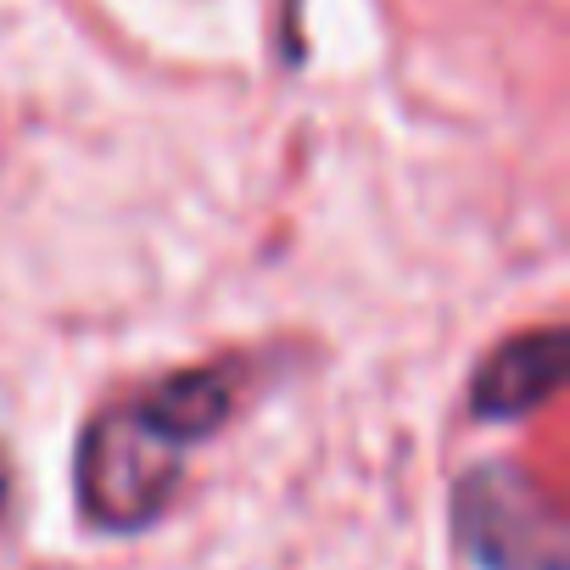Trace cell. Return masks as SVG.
Masks as SVG:
<instances>
[{
  "label": "cell",
  "mask_w": 570,
  "mask_h": 570,
  "mask_svg": "<svg viewBox=\"0 0 570 570\" xmlns=\"http://www.w3.org/2000/svg\"><path fill=\"white\" fill-rule=\"evenodd\" d=\"M190 436L157 409L146 392L140 403H118L90 420L79 442V503L96 525L107 531H140L151 525L174 487H179V459Z\"/></svg>",
  "instance_id": "cell-1"
},
{
  "label": "cell",
  "mask_w": 570,
  "mask_h": 570,
  "mask_svg": "<svg viewBox=\"0 0 570 570\" xmlns=\"http://www.w3.org/2000/svg\"><path fill=\"white\" fill-rule=\"evenodd\" d=\"M459 537L481 570H564V520L514 464H487L459 487Z\"/></svg>",
  "instance_id": "cell-2"
},
{
  "label": "cell",
  "mask_w": 570,
  "mask_h": 570,
  "mask_svg": "<svg viewBox=\"0 0 570 570\" xmlns=\"http://www.w3.org/2000/svg\"><path fill=\"white\" fill-rule=\"evenodd\" d=\"M564 375V353H559V331H537L509 342L503 353L487 358V370L475 375V409L503 420V414H525L542 397H553Z\"/></svg>",
  "instance_id": "cell-3"
},
{
  "label": "cell",
  "mask_w": 570,
  "mask_h": 570,
  "mask_svg": "<svg viewBox=\"0 0 570 570\" xmlns=\"http://www.w3.org/2000/svg\"><path fill=\"white\" fill-rule=\"evenodd\" d=\"M7 509H12V459L0 453V520H7Z\"/></svg>",
  "instance_id": "cell-4"
}]
</instances>
